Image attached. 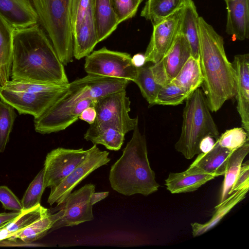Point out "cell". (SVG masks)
Segmentation results:
<instances>
[{"instance_id": "obj_2", "label": "cell", "mask_w": 249, "mask_h": 249, "mask_svg": "<svg viewBox=\"0 0 249 249\" xmlns=\"http://www.w3.org/2000/svg\"><path fill=\"white\" fill-rule=\"evenodd\" d=\"M125 79L88 74L69 83L66 93L39 117L34 118L35 129L42 134L59 132L76 122L82 112L95 101L126 89Z\"/></svg>"}, {"instance_id": "obj_39", "label": "cell", "mask_w": 249, "mask_h": 249, "mask_svg": "<svg viewBox=\"0 0 249 249\" xmlns=\"http://www.w3.org/2000/svg\"><path fill=\"white\" fill-rule=\"evenodd\" d=\"M249 188V162L247 160L242 163L239 173L233 185L231 195L233 192Z\"/></svg>"}, {"instance_id": "obj_3", "label": "cell", "mask_w": 249, "mask_h": 249, "mask_svg": "<svg viewBox=\"0 0 249 249\" xmlns=\"http://www.w3.org/2000/svg\"><path fill=\"white\" fill-rule=\"evenodd\" d=\"M198 26L203 93L210 111L216 112L235 96L234 70L227 57L223 37L201 17Z\"/></svg>"}, {"instance_id": "obj_19", "label": "cell", "mask_w": 249, "mask_h": 249, "mask_svg": "<svg viewBox=\"0 0 249 249\" xmlns=\"http://www.w3.org/2000/svg\"><path fill=\"white\" fill-rule=\"evenodd\" d=\"M199 16L192 0H186L182 8L179 33L189 44L191 56L199 59Z\"/></svg>"}, {"instance_id": "obj_13", "label": "cell", "mask_w": 249, "mask_h": 249, "mask_svg": "<svg viewBox=\"0 0 249 249\" xmlns=\"http://www.w3.org/2000/svg\"><path fill=\"white\" fill-rule=\"evenodd\" d=\"M182 7L166 18L153 25V32L144 53L146 63L151 62L153 64L158 63L171 48L179 33Z\"/></svg>"}, {"instance_id": "obj_29", "label": "cell", "mask_w": 249, "mask_h": 249, "mask_svg": "<svg viewBox=\"0 0 249 249\" xmlns=\"http://www.w3.org/2000/svg\"><path fill=\"white\" fill-rule=\"evenodd\" d=\"M133 82L139 87L142 95L148 104L154 105L158 93L162 86L155 81L151 65L146 63L143 66L138 68Z\"/></svg>"}, {"instance_id": "obj_1", "label": "cell", "mask_w": 249, "mask_h": 249, "mask_svg": "<svg viewBox=\"0 0 249 249\" xmlns=\"http://www.w3.org/2000/svg\"><path fill=\"white\" fill-rule=\"evenodd\" d=\"M12 80L66 86L64 65L38 23L15 29L13 36Z\"/></svg>"}, {"instance_id": "obj_20", "label": "cell", "mask_w": 249, "mask_h": 249, "mask_svg": "<svg viewBox=\"0 0 249 249\" xmlns=\"http://www.w3.org/2000/svg\"><path fill=\"white\" fill-rule=\"evenodd\" d=\"M93 16L98 42L107 38L119 23L111 0H94Z\"/></svg>"}, {"instance_id": "obj_43", "label": "cell", "mask_w": 249, "mask_h": 249, "mask_svg": "<svg viewBox=\"0 0 249 249\" xmlns=\"http://www.w3.org/2000/svg\"><path fill=\"white\" fill-rule=\"evenodd\" d=\"M132 64L136 68L143 66L146 63L144 54L137 53L131 57Z\"/></svg>"}, {"instance_id": "obj_14", "label": "cell", "mask_w": 249, "mask_h": 249, "mask_svg": "<svg viewBox=\"0 0 249 249\" xmlns=\"http://www.w3.org/2000/svg\"><path fill=\"white\" fill-rule=\"evenodd\" d=\"M191 56L188 42L178 33L165 55L158 63L151 65L156 82L161 86L170 83Z\"/></svg>"}, {"instance_id": "obj_24", "label": "cell", "mask_w": 249, "mask_h": 249, "mask_svg": "<svg viewBox=\"0 0 249 249\" xmlns=\"http://www.w3.org/2000/svg\"><path fill=\"white\" fill-rule=\"evenodd\" d=\"M124 135L114 127L91 124L85 133L84 138L93 144H102L108 150L118 151L124 143Z\"/></svg>"}, {"instance_id": "obj_27", "label": "cell", "mask_w": 249, "mask_h": 249, "mask_svg": "<svg viewBox=\"0 0 249 249\" xmlns=\"http://www.w3.org/2000/svg\"><path fill=\"white\" fill-rule=\"evenodd\" d=\"M186 0H147L141 16L155 24L181 8Z\"/></svg>"}, {"instance_id": "obj_41", "label": "cell", "mask_w": 249, "mask_h": 249, "mask_svg": "<svg viewBox=\"0 0 249 249\" xmlns=\"http://www.w3.org/2000/svg\"><path fill=\"white\" fill-rule=\"evenodd\" d=\"M215 141L214 138L210 136L203 138L199 144V149L200 153H206L210 151L214 146Z\"/></svg>"}, {"instance_id": "obj_15", "label": "cell", "mask_w": 249, "mask_h": 249, "mask_svg": "<svg viewBox=\"0 0 249 249\" xmlns=\"http://www.w3.org/2000/svg\"><path fill=\"white\" fill-rule=\"evenodd\" d=\"M232 65L235 73V97L242 127L249 134V54L234 56Z\"/></svg>"}, {"instance_id": "obj_4", "label": "cell", "mask_w": 249, "mask_h": 249, "mask_svg": "<svg viewBox=\"0 0 249 249\" xmlns=\"http://www.w3.org/2000/svg\"><path fill=\"white\" fill-rule=\"evenodd\" d=\"M133 131L122 156L111 167L109 180L112 189L121 194L147 196L157 192L160 185L150 165L145 136L138 124Z\"/></svg>"}, {"instance_id": "obj_9", "label": "cell", "mask_w": 249, "mask_h": 249, "mask_svg": "<svg viewBox=\"0 0 249 249\" xmlns=\"http://www.w3.org/2000/svg\"><path fill=\"white\" fill-rule=\"evenodd\" d=\"M109 152L102 151L93 145L89 149L85 160L57 185L51 188L47 202L59 206L63 203L67 196L82 180L100 167L107 164L110 159Z\"/></svg>"}, {"instance_id": "obj_8", "label": "cell", "mask_w": 249, "mask_h": 249, "mask_svg": "<svg viewBox=\"0 0 249 249\" xmlns=\"http://www.w3.org/2000/svg\"><path fill=\"white\" fill-rule=\"evenodd\" d=\"M130 103L125 89L100 98L94 105L97 115L92 124L110 126L126 134L138 124V117L132 118L129 115Z\"/></svg>"}, {"instance_id": "obj_32", "label": "cell", "mask_w": 249, "mask_h": 249, "mask_svg": "<svg viewBox=\"0 0 249 249\" xmlns=\"http://www.w3.org/2000/svg\"><path fill=\"white\" fill-rule=\"evenodd\" d=\"M45 189L43 168L30 183L22 197L21 202L23 211L32 209L40 204Z\"/></svg>"}, {"instance_id": "obj_28", "label": "cell", "mask_w": 249, "mask_h": 249, "mask_svg": "<svg viewBox=\"0 0 249 249\" xmlns=\"http://www.w3.org/2000/svg\"><path fill=\"white\" fill-rule=\"evenodd\" d=\"M56 218V213L51 214L50 213L22 230L13 233L8 240L14 241L18 239L26 244L36 241L48 233Z\"/></svg>"}, {"instance_id": "obj_37", "label": "cell", "mask_w": 249, "mask_h": 249, "mask_svg": "<svg viewBox=\"0 0 249 249\" xmlns=\"http://www.w3.org/2000/svg\"><path fill=\"white\" fill-rule=\"evenodd\" d=\"M142 0H111L112 7L119 24L135 16Z\"/></svg>"}, {"instance_id": "obj_12", "label": "cell", "mask_w": 249, "mask_h": 249, "mask_svg": "<svg viewBox=\"0 0 249 249\" xmlns=\"http://www.w3.org/2000/svg\"><path fill=\"white\" fill-rule=\"evenodd\" d=\"M89 149L58 147L47 154L44 164V187L57 185L85 159Z\"/></svg>"}, {"instance_id": "obj_30", "label": "cell", "mask_w": 249, "mask_h": 249, "mask_svg": "<svg viewBox=\"0 0 249 249\" xmlns=\"http://www.w3.org/2000/svg\"><path fill=\"white\" fill-rule=\"evenodd\" d=\"M50 213L49 209L39 204L32 209L23 211L18 217L4 227L11 235L31 225Z\"/></svg>"}, {"instance_id": "obj_34", "label": "cell", "mask_w": 249, "mask_h": 249, "mask_svg": "<svg viewBox=\"0 0 249 249\" xmlns=\"http://www.w3.org/2000/svg\"><path fill=\"white\" fill-rule=\"evenodd\" d=\"M248 140L249 134L241 127L226 130L216 141L221 146L234 151L242 147Z\"/></svg>"}, {"instance_id": "obj_42", "label": "cell", "mask_w": 249, "mask_h": 249, "mask_svg": "<svg viewBox=\"0 0 249 249\" xmlns=\"http://www.w3.org/2000/svg\"><path fill=\"white\" fill-rule=\"evenodd\" d=\"M22 212H14L0 213V228L13 221L18 217Z\"/></svg>"}, {"instance_id": "obj_31", "label": "cell", "mask_w": 249, "mask_h": 249, "mask_svg": "<svg viewBox=\"0 0 249 249\" xmlns=\"http://www.w3.org/2000/svg\"><path fill=\"white\" fill-rule=\"evenodd\" d=\"M192 93L170 82L161 87L154 105L177 106L186 100Z\"/></svg>"}, {"instance_id": "obj_21", "label": "cell", "mask_w": 249, "mask_h": 249, "mask_svg": "<svg viewBox=\"0 0 249 249\" xmlns=\"http://www.w3.org/2000/svg\"><path fill=\"white\" fill-rule=\"evenodd\" d=\"M215 178L212 174L194 173L185 170L180 173H170L165 180V185L172 194L191 192Z\"/></svg>"}, {"instance_id": "obj_18", "label": "cell", "mask_w": 249, "mask_h": 249, "mask_svg": "<svg viewBox=\"0 0 249 249\" xmlns=\"http://www.w3.org/2000/svg\"><path fill=\"white\" fill-rule=\"evenodd\" d=\"M227 10L226 33L233 40L249 36V0H225Z\"/></svg>"}, {"instance_id": "obj_38", "label": "cell", "mask_w": 249, "mask_h": 249, "mask_svg": "<svg viewBox=\"0 0 249 249\" xmlns=\"http://www.w3.org/2000/svg\"><path fill=\"white\" fill-rule=\"evenodd\" d=\"M0 202L5 210L19 212L23 211L21 200L6 186H0Z\"/></svg>"}, {"instance_id": "obj_33", "label": "cell", "mask_w": 249, "mask_h": 249, "mask_svg": "<svg viewBox=\"0 0 249 249\" xmlns=\"http://www.w3.org/2000/svg\"><path fill=\"white\" fill-rule=\"evenodd\" d=\"M14 109L10 105L0 101V153L4 152L9 141L16 117Z\"/></svg>"}, {"instance_id": "obj_36", "label": "cell", "mask_w": 249, "mask_h": 249, "mask_svg": "<svg viewBox=\"0 0 249 249\" xmlns=\"http://www.w3.org/2000/svg\"><path fill=\"white\" fill-rule=\"evenodd\" d=\"M94 0H71V18L72 34L79 27L93 9Z\"/></svg>"}, {"instance_id": "obj_25", "label": "cell", "mask_w": 249, "mask_h": 249, "mask_svg": "<svg viewBox=\"0 0 249 249\" xmlns=\"http://www.w3.org/2000/svg\"><path fill=\"white\" fill-rule=\"evenodd\" d=\"M249 140L242 147L234 151L228 160L219 204L231 195V188L238 175L243 161L249 152Z\"/></svg>"}, {"instance_id": "obj_17", "label": "cell", "mask_w": 249, "mask_h": 249, "mask_svg": "<svg viewBox=\"0 0 249 249\" xmlns=\"http://www.w3.org/2000/svg\"><path fill=\"white\" fill-rule=\"evenodd\" d=\"M233 152L221 146L215 141L213 148L206 153L198 154L186 171L212 174L216 177L224 176L228 160Z\"/></svg>"}, {"instance_id": "obj_16", "label": "cell", "mask_w": 249, "mask_h": 249, "mask_svg": "<svg viewBox=\"0 0 249 249\" xmlns=\"http://www.w3.org/2000/svg\"><path fill=\"white\" fill-rule=\"evenodd\" d=\"M0 14L15 29L38 23L32 0H0Z\"/></svg>"}, {"instance_id": "obj_23", "label": "cell", "mask_w": 249, "mask_h": 249, "mask_svg": "<svg viewBox=\"0 0 249 249\" xmlns=\"http://www.w3.org/2000/svg\"><path fill=\"white\" fill-rule=\"evenodd\" d=\"M249 189H243L232 193L222 203L214 208L211 219L205 223L194 222L191 224L193 236H200L215 227L220 220L238 203L246 197Z\"/></svg>"}, {"instance_id": "obj_44", "label": "cell", "mask_w": 249, "mask_h": 249, "mask_svg": "<svg viewBox=\"0 0 249 249\" xmlns=\"http://www.w3.org/2000/svg\"><path fill=\"white\" fill-rule=\"evenodd\" d=\"M109 195L108 192H93L90 197V203L93 206L95 203L104 199L107 197Z\"/></svg>"}, {"instance_id": "obj_22", "label": "cell", "mask_w": 249, "mask_h": 249, "mask_svg": "<svg viewBox=\"0 0 249 249\" xmlns=\"http://www.w3.org/2000/svg\"><path fill=\"white\" fill-rule=\"evenodd\" d=\"M15 29L0 14V86L9 81L11 76Z\"/></svg>"}, {"instance_id": "obj_26", "label": "cell", "mask_w": 249, "mask_h": 249, "mask_svg": "<svg viewBox=\"0 0 249 249\" xmlns=\"http://www.w3.org/2000/svg\"><path fill=\"white\" fill-rule=\"evenodd\" d=\"M203 77L199 59L190 56L184 63L172 82L193 93L202 86Z\"/></svg>"}, {"instance_id": "obj_7", "label": "cell", "mask_w": 249, "mask_h": 249, "mask_svg": "<svg viewBox=\"0 0 249 249\" xmlns=\"http://www.w3.org/2000/svg\"><path fill=\"white\" fill-rule=\"evenodd\" d=\"M84 70L88 74L133 82L138 68L132 64L130 54L109 50L104 47L86 56Z\"/></svg>"}, {"instance_id": "obj_40", "label": "cell", "mask_w": 249, "mask_h": 249, "mask_svg": "<svg viewBox=\"0 0 249 249\" xmlns=\"http://www.w3.org/2000/svg\"><path fill=\"white\" fill-rule=\"evenodd\" d=\"M96 115L97 113L95 107L93 106H90L82 112L79 116V119L91 124L94 122Z\"/></svg>"}, {"instance_id": "obj_35", "label": "cell", "mask_w": 249, "mask_h": 249, "mask_svg": "<svg viewBox=\"0 0 249 249\" xmlns=\"http://www.w3.org/2000/svg\"><path fill=\"white\" fill-rule=\"evenodd\" d=\"M66 86H56L33 82L11 80L8 81L3 86L1 87L5 89L14 91L48 92L59 89Z\"/></svg>"}, {"instance_id": "obj_10", "label": "cell", "mask_w": 249, "mask_h": 249, "mask_svg": "<svg viewBox=\"0 0 249 249\" xmlns=\"http://www.w3.org/2000/svg\"><path fill=\"white\" fill-rule=\"evenodd\" d=\"M95 189L94 184L89 183L71 193L60 205V210L57 212L58 218L48 233L62 227L77 226L93 220L92 205L89 200Z\"/></svg>"}, {"instance_id": "obj_5", "label": "cell", "mask_w": 249, "mask_h": 249, "mask_svg": "<svg viewBox=\"0 0 249 249\" xmlns=\"http://www.w3.org/2000/svg\"><path fill=\"white\" fill-rule=\"evenodd\" d=\"M182 117L181 132L175 148L189 160L200 154L199 144L203 138L210 136L216 141L219 133L204 94L199 88L186 100Z\"/></svg>"}, {"instance_id": "obj_11", "label": "cell", "mask_w": 249, "mask_h": 249, "mask_svg": "<svg viewBox=\"0 0 249 249\" xmlns=\"http://www.w3.org/2000/svg\"><path fill=\"white\" fill-rule=\"evenodd\" d=\"M69 84L59 89L48 92L14 91L0 86V99L19 114H30L36 118L66 93Z\"/></svg>"}, {"instance_id": "obj_45", "label": "cell", "mask_w": 249, "mask_h": 249, "mask_svg": "<svg viewBox=\"0 0 249 249\" xmlns=\"http://www.w3.org/2000/svg\"></svg>"}, {"instance_id": "obj_6", "label": "cell", "mask_w": 249, "mask_h": 249, "mask_svg": "<svg viewBox=\"0 0 249 249\" xmlns=\"http://www.w3.org/2000/svg\"><path fill=\"white\" fill-rule=\"evenodd\" d=\"M38 23L51 40L64 66L73 60L71 0H32Z\"/></svg>"}]
</instances>
